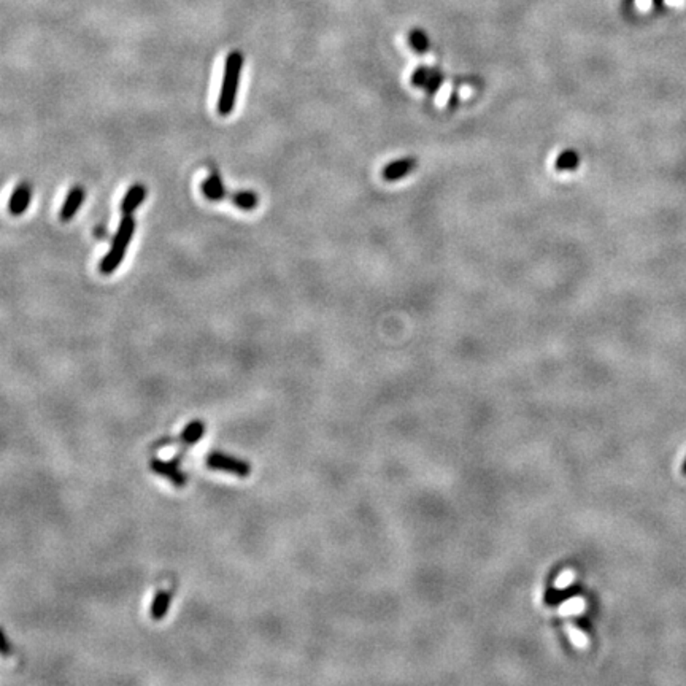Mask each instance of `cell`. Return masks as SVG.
<instances>
[{"label":"cell","mask_w":686,"mask_h":686,"mask_svg":"<svg viewBox=\"0 0 686 686\" xmlns=\"http://www.w3.org/2000/svg\"><path fill=\"white\" fill-rule=\"evenodd\" d=\"M171 604H172V591H166V590L159 591L150 607V617L156 621L162 620L167 615L168 608H171Z\"/></svg>","instance_id":"8fae6325"},{"label":"cell","mask_w":686,"mask_h":686,"mask_svg":"<svg viewBox=\"0 0 686 686\" xmlns=\"http://www.w3.org/2000/svg\"><path fill=\"white\" fill-rule=\"evenodd\" d=\"M202 193L208 201H221L226 197V188L218 172H211L207 180L202 183Z\"/></svg>","instance_id":"9c48e42d"},{"label":"cell","mask_w":686,"mask_h":686,"mask_svg":"<svg viewBox=\"0 0 686 686\" xmlns=\"http://www.w3.org/2000/svg\"><path fill=\"white\" fill-rule=\"evenodd\" d=\"M207 465L213 470H223L237 477H248L251 473V465L248 463L219 451L210 453L207 456Z\"/></svg>","instance_id":"3957f363"},{"label":"cell","mask_w":686,"mask_h":686,"mask_svg":"<svg viewBox=\"0 0 686 686\" xmlns=\"http://www.w3.org/2000/svg\"><path fill=\"white\" fill-rule=\"evenodd\" d=\"M569 635H570V640L574 642L577 647H586V643H588L585 634L582 631H578L577 627H569Z\"/></svg>","instance_id":"ac0fdd59"},{"label":"cell","mask_w":686,"mask_h":686,"mask_svg":"<svg viewBox=\"0 0 686 686\" xmlns=\"http://www.w3.org/2000/svg\"><path fill=\"white\" fill-rule=\"evenodd\" d=\"M203 434H205V423L196 420L193 423H189L188 426L183 429V433L180 434L178 438H176V442L185 445V447H193L194 443L201 440Z\"/></svg>","instance_id":"30bf717a"},{"label":"cell","mask_w":686,"mask_h":686,"mask_svg":"<svg viewBox=\"0 0 686 686\" xmlns=\"http://www.w3.org/2000/svg\"><path fill=\"white\" fill-rule=\"evenodd\" d=\"M83 201H84V189L81 186L72 188V191H70L69 196L66 197V201H64V205L61 208V213H59L61 221L64 223L70 221V219L76 215V211L81 208Z\"/></svg>","instance_id":"52a82bcc"},{"label":"cell","mask_w":686,"mask_h":686,"mask_svg":"<svg viewBox=\"0 0 686 686\" xmlns=\"http://www.w3.org/2000/svg\"><path fill=\"white\" fill-rule=\"evenodd\" d=\"M683 473L686 475V463H685V465H683Z\"/></svg>","instance_id":"44dd1931"},{"label":"cell","mask_w":686,"mask_h":686,"mask_svg":"<svg viewBox=\"0 0 686 686\" xmlns=\"http://www.w3.org/2000/svg\"><path fill=\"white\" fill-rule=\"evenodd\" d=\"M180 463H181V455H175L172 461H162V459L154 458L150 461V469L151 472L158 473V475L171 480L173 486L185 488L188 477L186 473L181 470Z\"/></svg>","instance_id":"277c9868"},{"label":"cell","mask_w":686,"mask_h":686,"mask_svg":"<svg viewBox=\"0 0 686 686\" xmlns=\"http://www.w3.org/2000/svg\"><path fill=\"white\" fill-rule=\"evenodd\" d=\"M133 232H136V221H133V218L131 215H126L123 218L121 224H119V229L116 232L115 238H113L109 253L105 254V258L101 261V266H99L102 273L105 275L113 273L119 267V264L123 263L124 254L127 248H129L131 240L133 237Z\"/></svg>","instance_id":"7a4b0ae2"},{"label":"cell","mask_w":686,"mask_h":686,"mask_svg":"<svg viewBox=\"0 0 686 686\" xmlns=\"http://www.w3.org/2000/svg\"><path fill=\"white\" fill-rule=\"evenodd\" d=\"M32 199V188L29 183H21V185L13 191L9 201V210L11 215L19 216L29 208V203Z\"/></svg>","instance_id":"8992f818"},{"label":"cell","mask_w":686,"mask_h":686,"mask_svg":"<svg viewBox=\"0 0 686 686\" xmlns=\"http://www.w3.org/2000/svg\"><path fill=\"white\" fill-rule=\"evenodd\" d=\"M578 164V158L575 151H564L560 158L556 159V168L560 171H570V168H575Z\"/></svg>","instance_id":"5bb4252c"},{"label":"cell","mask_w":686,"mask_h":686,"mask_svg":"<svg viewBox=\"0 0 686 686\" xmlns=\"http://www.w3.org/2000/svg\"><path fill=\"white\" fill-rule=\"evenodd\" d=\"M243 69V54L234 51L228 56L224 67V76L221 84V93L218 99V111L219 115H231L236 107L237 89L240 81V74Z\"/></svg>","instance_id":"6da1fadb"},{"label":"cell","mask_w":686,"mask_h":686,"mask_svg":"<svg viewBox=\"0 0 686 686\" xmlns=\"http://www.w3.org/2000/svg\"><path fill=\"white\" fill-rule=\"evenodd\" d=\"M231 199L236 207L242 210H254L258 207V202H259L258 196L254 193H250V191H238V193L231 196Z\"/></svg>","instance_id":"7c38bea8"},{"label":"cell","mask_w":686,"mask_h":686,"mask_svg":"<svg viewBox=\"0 0 686 686\" xmlns=\"http://www.w3.org/2000/svg\"><path fill=\"white\" fill-rule=\"evenodd\" d=\"M583 608H585L583 599L574 597V599L568 600V602H565V604L561 607V613H563V615H575V613L583 612Z\"/></svg>","instance_id":"2e32d148"},{"label":"cell","mask_w":686,"mask_h":686,"mask_svg":"<svg viewBox=\"0 0 686 686\" xmlns=\"http://www.w3.org/2000/svg\"><path fill=\"white\" fill-rule=\"evenodd\" d=\"M443 81V74L440 72L438 69H430V72H429V79L426 81V86H424V89H426V93L429 96H433L437 93V89L440 88V84Z\"/></svg>","instance_id":"9a60e30c"},{"label":"cell","mask_w":686,"mask_h":686,"mask_svg":"<svg viewBox=\"0 0 686 686\" xmlns=\"http://www.w3.org/2000/svg\"><path fill=\"white\" fill-rule=\"evenodd\" d=\"M429 72H430V69L423 67V66L416 69L415 72H413V75H412V84H413V86H416V88H424V86H426V81H428V79H429Z\"/></svg>","instance_id":"e0dca14e"},{"label":"cell","mask_w":686,"mask_h":686,"mask_svg":"<svg viewBox=\"0 0 686 686\" xmlns=\"http://www.w3.org/2000/svg\"><path fill=\"white\" fill-rule=\"evenodd\" d=\"M416 166H418V162H416L415 158H402V159L390 162V164L383 168L381 175H383V178L386 181H398L412 173L416 168Z\"/></svg>","instance_id":"5b68a950"},{"label":"cell","mask_w":686,"mask_h":686,"mask_svg":"<svg viewBox=\"0 0 686 686\" xmlns=\"http://www.w3.org/2000/svg\"><path fill=\"white\" fill-rule=\"evenodd\" d=\"M145 196H146V188L143 185H133L131 186V189L127 191L126 196H124V199L121 202V211H123V215H132L133 211H136L138 207H140V203L145 201Z\"/></svg>","instance_id":"ba28073f"},{"label":"cell","mask_w":686,"mask_h":686,"mask_svg":"<svg viewBox=\"0 0 686 686\" xmlns=\"http://www.w3.org/2000/svg\"><path fill=\"white\" fill-rule=\"evenodd\" d=\"M0 655L2 656H11L13 655V647L11 643L6 639L5 632L0 629Z\"/></svg>","instance_id":"ffe728a7"},{"label":"cell","mask_w":686,"mask_h":686,"mask_svg":"<svg viewBox=\"0 0 686 686\" xmlns=\"http://www.w3.org/2000/svg\"><path fill=\"white\" fill-rule=\"evenodd\" d=\"M408 44L415 49V53H426L430 44L428 34L421 29H413L408 34Z\"/></svg>","instance_id":"4fadbf2b"},{"label":"cell","mask_w":686,"mask_h":686,"mask_svg":"<svg viewBox=\"0 0 686 686\" xmlns=\"http://www.w3.org/2000/svg\"><path fill=\"white\" fill-rule=\"evenodd\" d=\"M572 582H574V572L572 570H565L563 572V574L556 578V588H565V586H569Z\"/></svg>","instance_id":"d6986e66"}]
</instances>
